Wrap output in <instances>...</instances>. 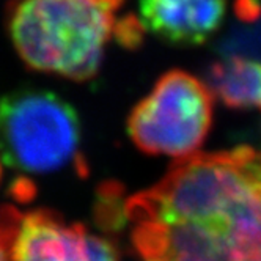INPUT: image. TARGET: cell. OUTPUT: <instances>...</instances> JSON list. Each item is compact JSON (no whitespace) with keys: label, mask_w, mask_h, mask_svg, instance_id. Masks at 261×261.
I'll return each instance as SVG.
<instances>
[{"label":"cell","mask_w":261,"mask_h":261,"mask_svg":"<svg viewBox=\"0 0 261 261\" xmlns=\"http://www.w3.org/2000/svg\"><path fill=\"white\" fill-rule=\"evenodd\" d=\"M16 217V210L4 206L0 210V261H8V241Z\"/></svg>","instance_id":"obj_8"},{"label":"cell","mask_w":261,"mask_h":261,"mask_svg":"<svg viewBox=\"0 0 261 261\" xmlns=\"http://www.w3.org/2000/svg\"><path fill=\"white\" fill-rule=\"evenodd\" d=\"M236 13L242 21L252 22L258 19L261 14V4L259 0H238L236 2Z\"/></svg>","instance_id":"obj_9"},{"label":"cell","mask_w":261,"mask_h":261,"mask_svg":"<svg viewBox=\"0 0 261 261\" xmlns=\"http://www.w3.org/2000/svg\"><path fill=\"white\" fill-rule=\"evenodd\" d=\"M227 13V0H139V21L161 41L201 46L219 32Z\"/></svg>","instance_id":"obj_6"},{"label":"cell","mask_w":261,"mask_h":261,"mask_svg":"<svg viewBox=\"0 0 261 261\" xmlns=\"http://www.w3.org/2000/svg\"><path fill=\"white\" fill-rule=\"evenodd\" d=\"M124 0H11L7 32L33 71L71 81L99 72L106 47L117 36Z\"/></svg>","instance_id":"obj_2"},{"label":"cell","mask_w":261,"mask_h":261,"mask_svg":"<svg viewBox=\"0 0 261 261\" xmlns=\"http://www.w3.org/2000/svg\"><path fill=\"white\" fill-rule=\"evenodd\" d=\"M124 216L145 261H261V150L178 159Z\"/></svg>","instance_id":"obj_1"},{"label":"cell","mask_w":261,"mask_h":261,"mask_svg":"<svg viewBox=\"0 0 261 261\" xmlns=\"http://www.w3.org/2000/svg\"><path fill=\"white\" fill-rule=\"evenodd\" d=\"M68 167L87 173L76 109L41 88H19L0 98V182L5 170L19 175L16 186Z\"/></svg>","instance_id":"obj_3"},{"label":"cell","mask_w":261,"mask_h":261,"mask_svg":"<svg viewBox=\"0 0 261 261\" xmlns=\"http://www.w3.org/2000/svg\"><path fill=\"white\" fill-rule=\"evenodd\" d=\"M8 261H118L115 247L81 223L57 213H17L8 241Z\"/></svg>","instance_id":"obj_5"},{"label":"cell","mask_w":261,"mask_h":261,"mask_svg":"<svg viewBox=\"0 0 261 261\" xmlns=\"http://www.w3.org/2000/svg\"><path fill=\"white\" fill-rule=\"evenodd\" d=\"M213 124V93L194 74H162L127 117V134L140 151L184 159L197 154Z\"/></svg>","instance_id":"obj_4"},{"label":"cell","mask_w":261,"mask_h":261,"mask_svg":"<svg viewBox=\"0 0 261 261\" xmlns=\"http://www.w3.org/2000/svg\"><path fill=\"white\" fill-rule=\"evenodd\" d=\"M206 77L213 96L227 107L261 109V62L230 55L211 63Z\"/></svg>","instance_id":"obj_7"}]
</instances>
